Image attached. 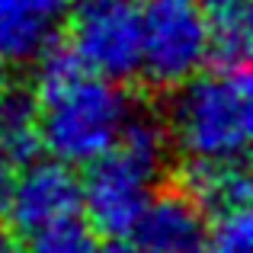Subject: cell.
<instances>
[{
  "label": "cell",
  "instance_id": "obj_1",
  "mask_svg": "<svg viewBox=\"0 0 253 253\" xmlns=\"http://www.w3.org/2000/svg\"><path fill=\"white\" fill-rule=\"evenodd\" d=\"M32 61L39 148L71 167H86L116 144L135 103L122 90V81L86 71L68 45L48 42Z\"/></svg>",
  "mask_w": 253,
  "mask_h": 253
},
{
  "label": "cell",
  "instance_id": "obj_2",
  "mask_svg": "<svg viewBox=\"0 0 253 253\" xmlns=\"http://www.w3.org/2000/svg\"><path fill=\"white\" fill-rule=\"evenodd\" d=\"M170 138L164 122L131 112L122 135L81 176V211L99 237H128L157 192Z\"/></svg>",
  "mask_w": 253,
  "mask_h": 253
},
{
  "label": "cell",
  "instance_id": "obj_3",
  "mask_svg": "<svg viewBox=\"0 0 253 253\" xmlns=\"http://www.w3.org/2000/svg\"><path fill=\"white\" fill-rule=\"evenodd\" d=\"M170 144L199 161H244L253 138L247 64H218L173 86L164 119Z\"/></svg>",
  "mask_w": 253,
  "mask_h": 253
},
{
  "label": "cell",
  "instance_id": "obj_4",
  "mask_svg": "<svg viewBox=\"0 0 253 253\" xmlns=\"http://www.w3.org/2000/svg\"><path fill=\"white\" fill-rule=\"evenodd\" d=\"M138 23V74L151 86L173 90L205 68L209 29L202 0H144Z\"/></svg>",
  "mask_w": 253,
  "mask_h": 253
},
{
  "label": "cell",
  "instance_id": "obj_5",
  "mask_svg": "<svg viewBox=\"0 0 253 253\" xmlns=\"http://www.w3.org/2000/svg\"><path fill=\"white\" fill-rule=\"evenodd\" d=\"M68 48L86 71L109 81L138 74V3L135 0H74L68 6Z\"/></svg>",
  "mask_w": 253,
  "mask_h": 253
},
{
  "label": "cell",
  "instance_id": "obj_6",
  "mask_svg": "<svg viewBox=\"0 0 253 253\" xmlns=\"http://www.w3.org/2000/svg\"><path fill=\"white\" fill-rule=\"evenodd\" d=\"M68 215H81V176L74 167L58 157L26 161L13 176L6 218L19 231H32Z\"/></svg>",
  "mask_w": 253,
  "mask_h": 253
},
{
  "label": "cell",
  "instance_id": "obj_7",
  "mask_svg": "<svg viewBox=\"0 0 253 253\" xmlns=\"http://www.w3.org/2000/svg\"><path fill=\"white\" fill-rule=\"evenodd\" d=\"M148 253H202L205 211L183 192H154L131 234Z\"/></svg>",
  "mask_w": 253,
  "mask_h": 253
},
{
  "label": "cell",
  "instance_id": "obj_8",
  "mask_svg": "<svg viewBox=\"0 0 253 253\" xmlns=\"http://www.w3.org/2000/svg\"><path fill=\"white\" fill-rule=\"evenodd\" d=\"M74 0H0V58L32 61Z\"/></svg>",
  "mask_w": 253,
  "mask_h": 253
},
{
  "label": "cell",
  "instance_id": "obj_9",
  "mask_svg": "<svg viewBox=\"0 0 253 253\" xmlns=\"http://www.w3.org/2000/svg\"><path fill=\"white\" fill-rule=\"evenodd\" d=\"M179 192L189 196L205 215L250 202V176L244 161H199L186 157L179 173Z\"/></svg>",
  "mask_w": 253,
  "mask_h": 253
},
{
  "label": "cell",
  "instance_id": "obj_10",
  "mask_svg": "<svg viewBox=\"0 0 253 253\" xmlns=\"http://www.w3.org/2000/svg\"><path fill=\"white\" fill-rule=\"evenodd\" d=\"M209 58L218 64H247L250 58V0H202Z\"/></svg>",
  "mask_w": 253,
  "mask_h": 253
},
{
  "label": "cell",
  "instance_id": "obj_11",
  "mask_svg": "<svg viewBox=\"0 0 253 253\" xmlns=\"http://www.w3.org/2000/svg\"><path fill=\"white\" fill-rule=\"evenodd\" d=\"M39 151V119L36 99L13 93L10 86L0 96V154L13 164L32 161Z\"/></svg>",
  "mask_w": 253,
  "mask_h": 253
},
{
  "label": "cell",
  "instance_id": "obj_12",
  "mask_svg": "<svg viewBox=\"0 0 253 253\" xmlns=\"http://www.w3.org/2000/svg\"><path fill=\"white\" fill-rule=\"evenodd\" d=\"M26 244L23 253H99V234L86 224V218L81 215H68L48 221L42 228L26 231Z\"/></svg>",
  "mask_w": 253,
  "mask_h": 253
},
{
  "label": "cell",
  "instance_id": "obj_13",
  "mask_svg": "<svg viewBox=\"0 0 253 253\" xmlns=\"http://www.w3.org/2000/svg\"><path fill=\"white\" fill-rule=\"evenodd\" d=\"M202 253H253V215L247 205L211 215V224H205Z\"/></svg>",
  "mask_w": 253,
  "mask_h": 253
},
{
  "label": "cell",
  "instance_id": "obj_14",
  "mask_svg": "<svg viewBox=\"0 0 253 253\" xmlns=\"http://www.w3.org/2000/svg\"><path fill=\"white\" fill-rule=\"evenodd\" d=\"M13 176H16V170H13V161H6V157L0 154V218H6V209H10Z\"/></svg>",
  "mask_w": 253,
  "mask_h": 253
},
{
  "label": "cell",
  "instance_id": "obj_15",
  "mask_svg": "<svg viewBox=\"0 0 253 253\" xmlns=\"http://www.w3.org/2000/svg\"><path fill=\"white\" fill-rule=\"evenodd\" d=\"M99 253H148L144 247H138L135 241H125V237H116V244L112 247H103Z\"/></svg>",
  "mask_w": 253,
  "mask_h": 253
},
{
  "label": "cell",
  "instance_id": "obj_16",
  "mask_svg": "<svg viewBox=\"0 0 253 253\" xmlns=\"http://www.w3.org/2000/svg\"><path fill=\"white\" fill-rule=\"evenodd\" d=\"M6 86H10V71H6V61L0 58V96H3Z\"/></svg>",
  "mask_w": 253,
  "mask_h": 253
}]
</instances>
